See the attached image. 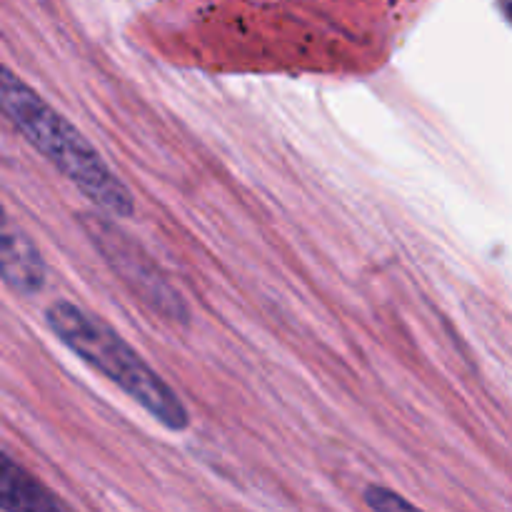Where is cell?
<instances>
[{
    "instance_id": "cell-1",
    "label": "cell",
    "mask_w": 512,
    "mask_h": 512,
    "mask_svg": "<svg viewBox=\"0 0 512 512\" xmlns=\"http://www.w3.org/2000/svg\"><path fill=\"white\" fill-rule=\"evenodd\" d=\"M3 108L28 143L43 153L85 198L115 215L133 213L128 188L115 178L98 150L10 70L3 73Z\"/></svg>"
},
{
    "instance_id": "cell-2",
    "label": "cell",
    "mask_w": 512,
    "mask_h": 512,
    "mask_svg": "<svg viewBox=\"0 0 512 512\" xmlns=\"http://www.w3.org/2000/svg\"><path fill=\"white\" fill-rule=\"evenodd\" d=\"M48 323L53 333L70 350H75V355L113 380L125 395L143 405L165 428H188V410L175 398L170 385L158 378L155 370L110 325L65 300L50 305Z\"/></svg>"
},
{
    "instance_id": "cell-3",
    "label": "cell",
    "mask_w": 512,
    "mask_h": 512,
    "mask_svg": "<svg viewBox=\"0 0 512 512\" xmlns=\"http://www.w3.org/2000/svg\"><path fill=\"white\" fill-rule=\"evenodd\" d=\"M3 273L5 280L20 293H35L45 280L43 258L23 233L5 230L3 235Z\"/></svg>"
},
{
    "instance_id": "cell-4",
    "label": "cell",
    "mask_w": 512,
    "mask_h": 512,
    "mask_svg": "<svg viewBox=\"0 0 512 512\" xmlns=\"http://www.w3.org/2000/svg\"><path fill=\"white\" fill-rule=\"evenodd\" d=\"M3 498L0 510L3 512H50L60 510L63 505L45 493L35 480L25 475V470L15 468L10 458H3Z\"/></svg>"
},
{
    "instance_id": "cell-5",
    "label": "cell",
    "mask_w": 512,
    "mask_h": 512,
    "mask_svg": "<svg viewBox=\"0 0 512 512\" xmlns=\"http://www.w3.org/2000/svg\"><path fill=\"white\" fill-rule=\"evenodd\" d=\"M365 500L373 510H405V508H413V503L403 500L400 495L390 493V490H380V488H370L365 493Z\"/></svg>"
},
{
    "instance_id": "cell-6",
    "label": "cell",
    "mask_w": 512,
    "mask_h": 512,
    "mask_svg": "<svg viewBox=\"0 0 512 512\" xmlns=\"http://www.w3.org/2000/svg\"><path fill=\"white\" fill-rule=\"evenodd\" d=\"M503 5H505V13H508V18L512 20V0H503Z\"/></svg>"
}]
</instances>
